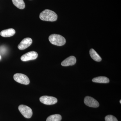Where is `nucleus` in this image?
Instances as JSON below:
<instances>
[{
  "label": "nucleus",
  "mask_w": 121,
  "mask_h": 121,
  "mask_svg": "<svg viewBox=\"0 0 121 121\" xmlns=\"http://www.w3.org/2000/svg\"><path fill=\"white\" fill-rule=\"evenodd\" d=\"M76 62L75 57L74 56H70L64 60L61 63V65L63 66H72L75 64Z\"/></svg>",
  "instance_id": "nucleus-9"
},
{
  "label": "nucleus",
  "mask_w": 121,
  "mask_h": 121,
  "mask_svg": "<svg viewBox=\"0 0 121 121\" xmlns=\"http://www.w3.org/2000/svg\"><path fill=\"white\" fill-rule=\"evenodd\" d=\"M120 103H121V100H120Z\"/></svg>",
  "instance_id": "nucleus-16"
},
{
  "label": "nucleus",
  "mask_w": 121,
  "mask_h": 121,
  "mask_svg": "<svg viewBox=\"0 0 121 121\" xmlns=\"http://www.w3.org/2000/svg\"><path fill=\"white\" fill-rule=\"evenodd\" d=\"M84 103L86 105L93 108H97L99 106L98 101L90 96H86L84 98Z\"/></svg>",
  "instance_id": "nucleus-6"
},
{
  "label": "nucleus",
  "mask_w": 121,
  "mask_h": 121,
  "mask_svg": "<svg viewBox=\"0 0 121 121\" xmlns=\"http://www.w3.org/2000/svg\"><path fill=\"white\" fill-rule=\"evenodd\" d=\"M90 54L91 58L97 62H100L102 60L101 56H99L97 52L93 48H91L90 51Z\"/></svg>",
  "instance_id": "nucleus-12"
},
{
  "label": "nucleus",
  "mask_w": 121,
  "mask_h": 121,
  "mask_svg": "<svg viewBox=\"0 0 121 121\" xmlns=\"http://www.w3.org/2000/svg\"><path fill=\"white\" fill-rule=\"evenodd\" d=\"M15 33L16 31L14 29L10 28L2 30L0 33V35L3 37H9L13 36Z\"/></svg>",
  "instance_id": "nucleus-10"
},
{
  "label": "nucleus",
  "mask_w": 121,
  "mask_h": 121,
  "mask_svg": "<svg viewBox=\"0 0 121 121\" xmlns=\"http://www.w3.org/2000/svg\"><path fill=\"white\" fill-rule=\"evenodd\" d=\"M38 54L36 52L31 51L24 54L21 58L23 61H27L36 59L38 57Z\"/></svg>",
  "instance_id": "nucleus-7"
},
{
  "label": "nucleus",
  "mask_w": 121,
  "mask_h": 121,
  "mask_svg": "<svg viewBox=\"0 0 121 121\" xmlns=\"http://www.w3.org/2000/svg\"><path fill=\"white\" fill-rule=\"evenodd\" d=\"M39 100L42 103L47 105H54L58 102V100L56 98L47 95H44L40 97Z\"/></svg>",
  "instance_id": "nucleus-5"
},
{
  "label": "nucleus",
  "mask_w": 121,
  "mask_h": 121,
  "mask_svg": "<svg viewBox=\"0 0 121 121\" xmlns=\"http://www.w3.org/2000/svg\"><path fill=\"white\" fill-rule=\"evenodd\" d=\"M48 39L51 43L57 46H62L66 43V39L60 35L52 34L50 35Z\"/></svg>",
  "instance_id": "nucleus-2"
},
{
  "label": "nucleus",
  "mask_w": 121,
  "mask_h": 121,
  "mask_svg": "<svg viewBox=\"0 0 121 121\" xmlns=\"http://www.w3.org/2000/svg\"><path fill=\"white\" fill-rule=\"evenodd\" d=\"M106 121H118L117 118L112 115H108L105 117Z\"/></svg>",
  "instance_id": "nucleus-15"
},
{
  "label": "nucleus",
  "mask_w": 121,
  "mask_h": 121,
  "mask_svg": "<svg viewBox=\"0 0 121 121\" xmlns=\"http://www.w3.org/2000/svg\"><path fill=\"white\" fill-rule=\"evenodd\" d=\"M39 18L44 21L54 22L57 20L58 16L54 11L47 9L40 13Z\"/></svg>",
  "instance_id": "nucleus-1"
},
{
  "label": "nucleus",
  "mask_w": 121,
  "mask_h": 121,
  "mask_svg": "<svg viewBox=\"0 0 121 121\" xmlns=\"http://www.w3.org/2000/svg\"><path fill=\"white\" fill-rule=\"evenodd\" d=\"M13 4L20 9H23L25 8V5L23 0H12Z\"/></svg>",
  "instance_id": "nucleus-13"
},
{
  "label": "nucleus",
  "mask_w": 121,
  "mask_h": 121,
  "mask_svg": "<svg viewBox=\"0 0 121 121\" xmlns=\"http://www.w3.org/2000/svg\"><path fill=\"white\" fill-rule=\"evenodd\" d=\"M1 58V56L0 55V60Z\"/></svg>",
  "instance_id": "nucleus-17"
},
{
  "label": "nucleus",
  "mask_w": 121,
  "mask_h": 121,
  "mask_svg": "<svg viewBox=\"0 0 121 121\" xmlns=\"http://www.w3.org/2000/svg\"><path fill=\"white\" fill-rule=\"evenodd\" d=\"M13 79L17 82L21 84L27 85L30 83V80L25 75L22 73H16L13 76Z\"/></svg>",
  "instance_id": "nucleus-4"
},
{
  "label": "nucleus",
  "mask_w": 121,
  "mask_h": 121,
  "mask_svg": "<svg viewBox=\"0 0 121 121\" xmlns=\"http://www.w3.org/2000/svg\"><path fill=\"white\" fill-rule=\"evenodd\" d=\"M62 117L60 114L52 115L48 117L46 121H60Z\"/></svg>",
  "instance_id": "nucleus-14"
},
{
  "label": "nucleus",
  "mask_w": 121,
  "mask_h": 121,
  "mask_svg": "<svg viewBox=\"0 0 121 121\" xmlns=\"http://www.w3.org/2000/svg\"><path fill=\"white\" fill-rule=\"evenodd\" d=\"M18 109L20 112L25 117L30 118L32 116V110L28 106L21 105L19 106Z\"/></svg>",
  "instance_id": "nucleus-3"
},
{
  "label": "nucleus",
  "mask_w": 121,
  "mask_h": 121,
  "mask_svg": "<svg viewBox=\"0 0 121 121\" xmlns=\"http://www.w3.org/2000/svg\"><path fill=\"white\" fill-rule=\"evenodd\" d=\"M92 82L99 83H108L109 82V79L105 76H99L94 78L92 79Z\"/></svg>",
  "instance_id": "nucleus-11"
},
{
  "label": "nucleus",
  "mask_w": 121,
  "mask_h": 121,
  "mask_svg": "<svg viewBox=\"0 0 121 121\" xmlns=\"http://www.w3.org/2000/svg\"><path fill=\"white\" fill-rule=\"evenodd\" d=\"M32 43V39L30 38H26L23 39L18 45L20 50H24L29 47Z\"/></svg>",
  "instance_id": "nucleus-8"
}]
</instances>
